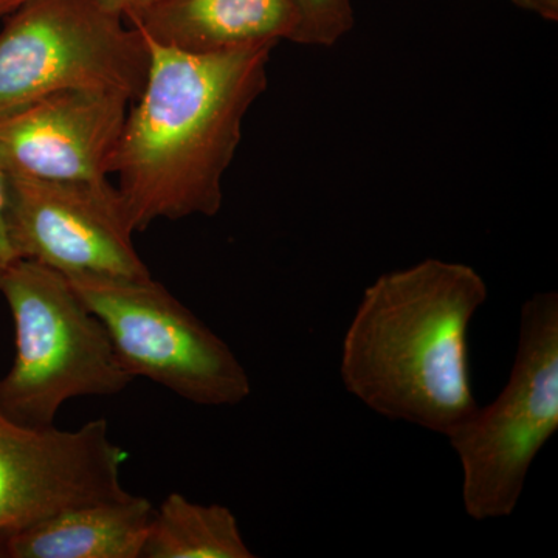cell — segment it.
I'll return each mask as SVG.
<instances>
[{
	"label": "cell",
	"instance_id": "cell-1",
	"mask_svg": "<svg viewBox=\"0 0 558 558\" xmlns=\"http://www.w3.org/2000/svg\"><path fill=\"white\" fill-rule=\"evenodd\" d=\"M146 40L148 78L109 160L134 231L161 219L218 215L223 175L236 156L245 116L267 89L277 47L186 53Z\"/></svg>",
	"mask_w": 558,
	"mask_h": 558
},
{
	"label": "cell",
	"instance_id": "cell-2",
	"mask_svg": "<svg viewBox=\"0 0 558 558\" xmlns=\"http://www.w3.org/2000/svg\"><path fill=\"white\" fill-rule=\"evenodd\" d=\"M488 289L468 264L425 259L363 292L341 347L344 388L368 409L447 436L476 409L469 328Z\"/></svg>",
	"mask_w": 558,
	"mask_h": 558
},
{
	"label": "cell",
	"instance_id": "cell-3",
	"mask_svg": "<svg viewBox=\"0 0 558 558\" xmlns=\"http://www.w3.org/2000/svg\"><path fill=\"white\" fill-rule=\"evenodd\" d=\"M14 328V360L0 379V409L17 424L54 427L75 398H106L134 377L117 357L108 330L64 275L17 259L0 281Z\"/></svg>",
	"mask_w": 558,
	"mask_h": 558
},
{
	"label": "cell",
	"instance_id": "cell-4",
	"mask_svg": "<svg viewBox=\"0 0 558 558\" xmlns=\"http://www.w3.org/2000/svg\"><path fill=\"white\" fill-rule=\"evenodd\" d=\"M558 429V293L523 304L519 347L498 398L447 438L462 469V505L476 521L512 515L532 462Z\"/></svg>",
	"mask_w": 558,
	"mask_h": 558
},
{
	"label": "cell",
	"instance_id": "cell-5",
	"mask_svg": "<svg viewBox=\"0 0 558 558\" xmlns=\"http://www.w3.org/2000/svg\"><path fill=\"white\" fill-rule=\"evenodd\" d=\"M150 51L140 28L100 0H27L0 33V109L51 92H116L137 100Z\"/></svg>",
	"mask_w": 558,
	"mask_h": 558
},
{
	"label": "cell",
	"instance_id": "cell-6",
	"mask_svg": "<svg viewBox=\"0 0 558 558\" xmlns=\"http://www.w3.org/2000/svg\"><path fill=\"white\" fill-rule=\"evenodd\" d=\"M69 281L108 330L134 379L154 381L201 407H234L248 398L247 371L227 341L153 277Z\"/></svg>",
	"mask_w": 558,
	"mask_h": 558
},
{
	"label": "cell",
	"instance_id": "cell-7",
	"mask_svg": "<svg viewBox=\"0 0 558 558\" xmlns=\"http://www.w3.org/2000/svg\"><path fill=\"white\" fill-rule=\"evenodd\" d=\"M9 223L17 259L65 278L145 279L148 266L119 189L109 180L75 182L7 172Z\"/></svg>",
	"mask_w": 558,
	"mask_h": 558
},
{
	"label": "cell",
	"instance_id": "cell-8",
	"mask_svg": "<svg viewBox=\"0 0 558 558\" xmlns=\"http://www.w3.org/2000/svg\"><path fill=\"white\" fill-rule=\"evenodd\" d=\"M128 451L110 438L106 418L75 429L31 428L0 409V531L58 510L124 497Z\"/></svg>",
	"mask_w": 558,
	"mask_h": 558
},
{
	"label": "cell",
	"instance_id": "cell-9",
	"mask_svg": "<svg viewBox=\"0 0 558 558\" xmlns=\"http://www.w3.org/2000/svg\"><path fill=\"white\" fill-rule=\"evenodd\" d=\"M130 106L116 92L68 89L0 109V167L38 179L106 180Z\"/></svg>",
	"mask_w": 558,
	"mask_h": 558
},
{
	"label": "cell",
	"instance_id": "cell-10",
	"mask_svg": "<svg viewBox=\"0 0 558 558\" xmlns=\"http://www.w3.org/2000/svg\"><path fill=\"white\" fill-rule=\"evenodd\" d=\"M160 46L186 53H218L295 35L293 0H156L128 17Z\"/></svg>",
	"mask_w": 558,
	"mask_h": 558
},
{
	"label": "cell",
	"instance_id": "cell-11",
	"mask_svg": "<svg viewBox=\"0 0 558 558\" xmlns=\"http://www.w3.org/2000/svg\"><path fill=\"white\" fill-rule=\"evenodd\" d=\"M154 506L128 494L0 531V558H142Z\"/></svg>",
	"mask_w": 558,
	"mask_h": 558
},
{
	"label": "cell",
	"instance_id": "cell-12",
	"mask_svg": "<svg viewBox=\"0 0 558 558\" xmlns=\"http://www.w3.org/2000/svg\"><path fill=\"white\" fill-rule=\"evenodd\" d=\"M227 506L202 505L172 492L154 508L142 558H253Z\"/></svg>",
	"mask_w": 558,
	"mask_h": 558
},
{
	"label": "cell",
	"instance_id": "cell-13",
	"mask_svg": "<svg viewBox=\"0 0 558 558\" xmlns=\"http://www.w3.org/2000/svg\"><path fill=\"white\" fill-rule=\"evenodd\" d=\"M293 3L299 24L292 43L332 47L354 28L352 0H293Z\"/></svg>",
	"mask_w": 558,
	"mask_h": 558
},
{
	"label": "cell",
	"instance_id": "cell-14",
	"mask_svg": "<svg viewBox=\"0 0 558 558\" xmlns=\"http://www.w3.org/2000/svg\"><path fill=\"white\" fill-rule=\"evenodd\" d=\"M16 260L9 223V178L0 167V281Z\"/></svg>",
	"mask_w": 558,
	"mask_h": 558
},
{
	"label": "cell",
	"instance_id": "cell-15",
	"mask_svg": "<svg viewBox=\"0 0 558 558\" xmlns=\"http://www.w3.org/2000/svg\"><path fill=\"white\" fill-rule=\"evenodd\" d=\"M24 2H27V0H0V17L7 16V14H10L11 11L17 9ZM100 2L102 5L108 7L109 10L121 14L124 20H128V17L137 16L156 0H100Z\"/></svg>",
	"mask_w": 558,
	"mask_h": 558
},
{
	"label": "cell",
	"instance_id": "cell-16",
	"mask_svg": "<svg viewBox=\"0 0 558 558\" xmlns=\"http://www.w3.org/2000/svg\"><path fill=\"white\" fill-rule=\"evenodd\" d=\"M521 10L531 11L546 21L558 20V0H510Z\"/></svg>",
	"mask_w": 558,
	"mask_h": 558
}]
</instances>
